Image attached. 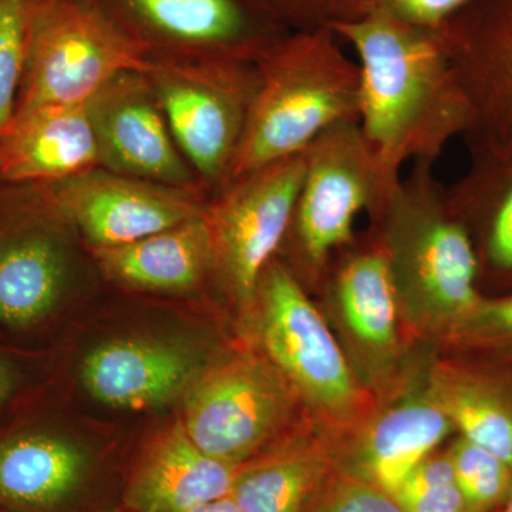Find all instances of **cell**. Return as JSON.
Segmentation results:
<instances>
[{
    "instance_id": "obj_9",
    "label": "cell",
    "mask_w": 512,
    "mask_h": 512,
    "mask_svg": "<svg viewBox=\"0 0 512 512\" xmlns=\"http://www.w3.org/2000/svg\"><path fill=\"white\" fill-rule=\"evenodd\" d=\"M305 177V151L231 181L207 210L214 268L235 301L254 309L259 281L291 225Z\"/></svg>"
},
{
    "instance_id": "obj_18",
    "label": "cell",
    "mask_w": 512,
    "mask_h": 512,
    "mask_svg": "<svg viewBox=\"0 0 512 512\" xmlns=\"http://www.w3.org/2000/svg\"><path fill=\"white\" fill-rule=\"evenodd\" d=\"M96 259L101 271L121 285L143 291H190L214 269L207 211L140 241L96 249Z\"/></svg>"
},
{
    "instance_id": "obj_34",
    "label": "cell",
    "mask_w": 512,
    "mask_h": 512,
    "mask_svg": "<svg viewBox=\"0 0 512 512\" xmlns=\"http://www.w3.org/2000/svg\"><path fill=\"white\" fill-rule=\"evenodd\" d=\"M111 512H127V511L121 510V508L119 507V508H116V510H113Z\"/></svg>"
},
{
    "instance_id": "obj_5",
    "label": "cell",
    "mask_w": 512,
    "mask_h": 512,
    "mask_svg": "<svg viewBox=\"0 0 512 512\" xmlns=\"http://www.w3.org/2000/svg\"><path fill=\"white\" fill-rule=\"evenodd\" d=\"M400 180L379 163L359 120L320 134L305 150V177L289 225L305 265L325 268L330 254L352 241L360 212L377 217Z\"/></svg>"
},
{
    "instance_id": "obj_32",
    "label": "cell",
    "mask_w": 512,
    "mask_h": 512,
    "mask_svg": "<svg viewBox=\"0 0 512 512\" xmlns=\"http://www.w3.org/2000/svg\"><path fill=\"white\" fill-rule=\"evenodd\" d=\"M188 512H241L239 511L238 505L232 500L231 495H225V497L218 498V500L210 501L198 505V507L192 508Z\"/></svg>"
},
{
    "instance_id": "obj_25",
    "label": "cell",
    "mask_w": 512,
    "mask_h": 512,
    "mask_svg": "<svg viewBox=\"0 0 512 512\" xmlns=\"http://www.w3.org/2000/svg\"><path fill=\"white\" fill-rule=\"evenodd\" d=\"M468 3L470 0H330L329 22L383 15L419 28L436 29Z\"/></svg>"
},
{
    "instance_id": "obj_17",
    "label": "cell",
    "mask_w": 512,
    "mask_h": 512,
    "mask_svg": "<svg viewBox=\"0 0 512 512\" xmlns=\"http://www.w3.org/2000/svg\"><path fill=\"white\" fill-rule=\"evenodd\" d=\"M451 430L453 424L429 390L412 394L377 416L338 470L393 494Z\"/></svg>"
},
{
    "instance_id": "obj_24",
    "label": "cell",
    "mask_w": 512,
    "mask_h": 512,
    "mask_svg": "<svg viewBox=\"0 0 512 512\" xmlns=\"http://www.w3.org/2000/svg\"><path fill=\"white\" fill-rule=\"evenodd\" d=\"M43 0H0V133L18 107L30 37Z\"/></svg>"
},
{
    "instance_id": "obj_19",
    "label": "cell",
    "mask_w": 512,
    "mask_h": 512,
    "mask_svg": "<svg viewBox=\"0 0 512 512\" xmlns=\"http://www.w3.org/2000/svg\"><path fill=\"white\" fill-rule=\"evenodd\" d=\"M124 8L154 35L218 59L261 57L272 43L256 33L238 0H121Z\"/></svg>"
},
{
    "instance_id": "obj_27",
    "label": "cell",
    "mask_w": 512,
    "mask_h": 512,
    "mask_svg": "<svg viewBox=\"0 0 512 512\" xmlns=\"http://www.w3.org/2000/svg\"><path fill=\"white\" fill-rule=\"evenodd\" d=\"M305 512H404L392 494L336 470Z\"/></svg>"
},
{
    "instance_id": "obj_16",
    "label": "cell",
    "mask_w": 512,
    "mask_h": 512,
    "mask_svg": "<svg viewBox=\"0 0 512 512\" xmlns=\"http://www.w3.org/2000/svg\"><path fill=\"white\" fill-rule=\"evenodd\" d=\"M238 467L202 451L177 420L148 441L121 493L127 512H188L231 493Z\"/></svg>"
},
{
    "instance_id": "obj_26",
    "label": "cell",
    "mask_w": 512,
    "mask_h": 512,
    "mask_svg": "<svg viewBox=\"0 0 512 512\" xmlns=\"http://www.w3.org/2000/svg\"><path fill=\"white\" fill-rule=\"evenodd\" d=\"M450 338L464 348L512 360V295L481 298L470 315L450 333Z\"/></svg>"
},
{
    "instance_id": "obj_11",
    "label": "cell",
    "mask_w": 512,
    "mask_h": 512,
    "mask_svg": "<svg viewBox=\"0 0 512 512\" xmlns=\"http://www.w3.org/2000/svg\"><path fill=\"white\" fill-rule=\"evenodd\" d=\"M42 185L57 214L96 249L140 241L207 211L183 190L104 171Z\"/></svg>"
},
{
    "instance_id": "obj_4",
    "label": "cell",
    "mask_w": 512,
    "mask_h": 512,
    "mask_svg": "<svg viewBox=\"0 0 512 512\" xmlns=\"http://www.w3.org/2000/svg\"><path fill=\"white\" fill-rule=\"evenodd\" d=\"M154 66L147 43L101 0H43L16 110L84 104L121 74Z\"/></svg>"
},
{
    "instance_id": "obj_7",
    "label": "cell",
    "mask_w": 512,
    "mask_h": 512,
    "mask_svg": "<svg viewBox=\"0 0 512 512\" xmlns=\"http://www.w3.org/2000/svg\"><path fill=\"white\" fill-rule=\"evenodd\" d=\"M254 308L264 355L299 397L330 420L350 419L362 399L348 360L298 279L278 259L262 272Z\"/></svg>"
},
{
    "instance_id": "obj_23",
    "label": "cell",
    "mask_w": 512,
    "mask_h": 512,
    "mask_svg": "<svg viewBox=\"0 0 512 512\" xmlns=\"http://www.w3.org/2000/svg\"><path fill=\"white\" fill-rule=\"evenodd\" d=\"M466 512L501 510L510 497L512 467L485 448L458 437L447 450Z\"/></svg>"
},
{
    "instance_id": "obj_22",
    "label": "cell",
    "mask_w": 512,
    "mask_h": 512,
    "mask_svg": "<svg viewBox=\"0 0 512 512\" xmlns=\"http://www.w3.org/2000/svg\"><path fill=\"white\" fill-rule=\"evenodd\" d=\"M461 437L512 467V389L480 372L440 369L429 389Z\"/></svg>"
},
{
    "instance_id": "obj_21",
    "label": "cell",
    "mask_w": 512,
    "mask_h": 512,
    "mask_svg": "<svg viewBox=\"0 0 512 512\" xmlns=\"http://www.w3.org/2000/svg\"><path fill=\"white\" fill-rule=\"evenodd\" d=\"M340 315L366 352L389 356L397 343L399 301L382 244L349 256L333 282Z\"/></svg>"
},
{
    "instance_id": "obj_14",
    "label": "cell",
    "mask_w": 512,
    "mask_h": 512,
    "mask_svg": "<svg viewBox=\"0 0 512 512\" xmlns=\"http://www.w3.org/2000/svg\"><path fill=\"white\" fill-rule=\"evenodd\" d=\"M201 370V357L181 343L121 338L89 352L80 379L97 402L138 412L173 402Z\"/></svg>"
},
{
    "instance_id": "obj_6",
    "label": "cell",
    "mask_w": 512,
    "mask_h": 512,
    "mask_svg": "<svg viewBox=\"0 0 512 512\" xmlns=\"http://www.w3.org/2000/svg\"><path fill=\"white\" fill-rule=\"evenodd\" d=\"M299 394L265 355H241L202 369L184 393V429L210 456L239 467L268 450Z\"/></svg>"
},
{
    "instance_id": "obj_15",
    "label": "cell",
    "mask_w": 512,
    "mask_h": 512,
    "mask_svg": "<svg viewBox=\"0 0 512 512\" xmlns=\"http://www.w3.org/2000/svg\"><path fill=\"white\" fill-rule=\"evenodd\" d=\"M97 164L99 146L86 103L18 109L0 133V178L6 183H59Z\"/></svg>"
},
{
    "instance_id": "obj_8",
    "label": "cell",
    "mask_w": 512,
    "mask_h": 512,
    "mask_svg": "<svg viewBox=\"0 0 512 512\" xmlns=\"http://www.w3.org/2000/svg\"><path fill=\"white\" fill-rule=\"evenodd\" d=\"M244 62H156L147 73L175 143L211 181H227L258 89V69Z\"/></svg>"
},
{
    "instance_id": "obj_35",
    "label": "cell",
    "mask_w": 512,
    "mask_h": 512,
    "mask_svg": "<svg viewBox=\"0 0 512 512\" xmlns=\"http://www.w3.org/2000/svg\"><path fill=\"white\" fill-rule=\"evenodd\" d=\"M0 512H9V511H5V510H0Z\"/></svg>"
},
{
    "instance_id": "obj_30",
    "label": "cell",
    "mask_w": 512,
    "mask_h": 512,
    "mask_svg": "<svg viewBox=\"0 0 512 512\" xmlns=\"http://www.w3.org/2000/svg\"><path fill=\"white\" fill-rule=\"evenodd\" d=\"M488 256L500 268L512 269V184L495 208L488 234Z\"/></svg>"
},
{
    "instance_id": "obj_13",
    "label": "cell",
    "mask_w": 512,
    "mask_h": 512,
    "mask_svg": "<svg viewBox=\"0 0 512 512\" xmlns=\"http://www.w3.org/2000/svg\"><path fill=\"white\" fill-rule=\"evenodd\" d=\"M94 476L92 454L59 431L36 423L0 430V510L76 512Z\"/></svg>"
},
{
    "instance_id": "obj_12",
    "label": "cell",
    "mask_w": 512,
    "mask_h": 512,
    "mask_svg": "<svg viewBox=\"0 0 512 512\" xmlns=\"http://www.w3.org/2000/svg\"><path fill=\"white\" fill-rule=\"evenodd\" d=\"M100 163L116 174L191 190L184 163L147 73L116 77L86 101Z\"/></svg>"
},
{
    "instance_id": "obj_31",
    "label": "cell",
    "mask_w": 512,
    "mask_h": 512,
    "mask_svg": "<svg viewBox=\"0 0 512 512\" xmlns=\"http://www.w3.org/2000/svg\"><path fill=\"white\" fill-rule=\"evenodd\" d=\"M301 18L306 29L326 25L330 18V0H286Z\"/></svg>"
},
{
    "instance_id": "obj_29",
    "label": "cell",
    "mask_w": 512,
    "mask_h": 512,
    "mask_svg": "<svg viewBox=\"0 0 512 512\" xmlns=\"http://www.w3.org/2000/svg\"><path fill=\"white\" fill-rule=\"evenodd\" d=\"M30 363L23 355L0 345V423L26 396L30 382Z\"/></svg>"
},
{
    "instance_id": "obj_2",
    "label": "cell",
    "mask_w": 512,
    "mask_h": 512,
    "mask_svg": "<svg viewBox=\"0 0 512 512\" xmlns=\"http://www.w3.org/2000/svg\"><path fill=\"white\" fill-rule=\"evenodd\" d=\"M227 181L296 156L330 127L359 120L360 73L326 25L272 43Z\"/></svg>"
},
{
    "instance_id": "obj_10",
    "label": "cell",
    "mask_w": 512,
    "mask_h": 512,
    "mask_svg": "<svg viewBox=\"0 0 512 512\" xmlns=\"http://www.w3.org/2000/svg\"><path fill=\"white\" fill-rule=\"evenodd\" d=\"M0 191V326L28 333L49 322L67 285L66 247L42 184Z\"/></svg>"
},
{
    "instance_id": "obj_1",
    "label": "cell",
    "mask_w": 512,
    "mask_h": 512,
    "mask_svg": "<svg viewBox=\"0 0 512 512\" xmlns=\"http://www.w3.org/2000/svg\"><path fill=\"white\" fill-rule=\"evenodd\" d=\"M326 26L355 50L359 124L384 170L402 178L407 164L436 163L471 114L441 26L419 28L383 15Z\"/></svg>"
},
{
    "instance_id": "obj_3",
    "label": "cell",
    "mask_w": 512,
    "mask_h": 512,
    "mask_svg": "<svg viewBox=\"0 0 512 512\" xmlns=\"http://www.w3.org/2000/svg\"><path fill=\"white\" fill-rule=\"evenodd\" d=\"M431 163H414L377 215L399 308L450 335L480 302L467 228L451 217Z\"/></svg>"
},
{
    "instance_id": "obj_28",
    "label": "cell",
    "mask_w": 512,
    "mask_h": 512,
    "mask_svg": "<svg viewBox=\"0 0 512 512\" xmlns=\"http://www.w3.org/2000/svg\"><path fill=\"white\" fill-rule=\"evenodd\" d=\"M393 497L404 512H466L457 481L396 491Z\"/></svg>"
},
{
    "instance_id": "obj_20",
    "label": "cell",
    "mask_w": 512,
    "mask_h": 512,
    "mask_svg": "<svg viewBox=\"0 0 512 512\" xmlns=\"http://www.w3.org/2000/svg\"><path fill=\"white\" fill-rule=\"evenodd\" d=\"M336 470L325 448L289 443L239 466L229 495L241 512H305Z\"/></svg>"
},
{
    "instance_id": "obj_33",
    "label": "cell",
    "mask_w": 512,
    "mask_h": 512,
    "mask_svg": "<svg viewBox=\"0 0 512 512\" xmlns=\"http://www.w3.org/2000/svg\"><path fill=\"white\" fill-rule=\"evenodd\" d=\"M501 512H512V488L510 497H508L507 503H505L504 507L501 508Z\"/></svg>"
}]
</instances>
